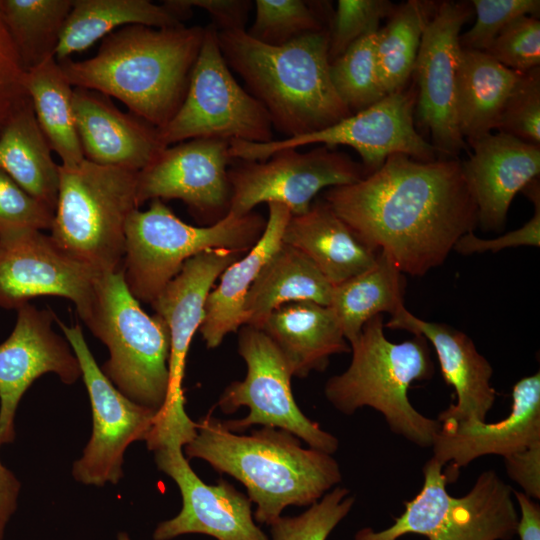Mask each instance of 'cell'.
I'll list each match as a JSON object with an SVG mask.
<instances>
[{"instance_id": "cell-1", "label": "cell", "mask_w": 540, "mask_h": 540, "mask_svg": "<svg viewBox=\"0 0 540 540\" xmlns=\"http://www.w3.org/2000/svg\"><path fill=\"white\" fill-rule=\"evenodd\" d=\"M322 199L365 245L413 277L442 265L478 222L457 159L394 154L363 179L328 188Z\"/></svg>"}, {"instance_id": "cell-2", "label": "cell", "mask_w": 540, "mask_h": 540, "mask_svg": "<svg viewBox=\"0 0 540 540\" xmlns=\"http://www.w3.org/2000/svg\"><path fill=\"white\" fill-rule=\"evenodd\" d=\"M204 34L202 26L127 25L103 38L93 57L59 64L72 87L114 97L159 129L184 101Z\"/></svg>"}, {"instance_id": "cell-3", "label": "cell", "mask_w": 540, "mask_h": 540, "mask_svg": "<svg viewBox=\"0 0 540 540\" xmlns=\"http://www.w3.org/2000/svg\"><path fill=\"white\" fill-rule=\"evenodd\" d=\"M185 457L201 459L241 482L256 504L254 520L270 525L288 506H310L342 481L334 457L304 448L294 434L263 426L243 435L208 413L196 422Z\"/></svg>"}, {"instance_id": "cell-4", "label": "cell", "mask_w": 540, "mask_h": 540, "mask_svg": "<svg viewBox=\"0 0 540 540\" xmlns=\"http://www.w3.org/2000/svg\"><path fill=\"white\" fill-rule=\"evenodd\" d=\"M217 38L228 67L286 138L320 131L351 115L330 79L329 28L280 46L261 43L246 30L217 31Z\"/></svg>"}, {"instance_id": "cell-5", "label": "cell", "mask_w": 540, "mask_h": 540, "mask_svg": "<svg viewBox=\"0 0 540 540\" xmlns=\"http://www.w3.org/2000/svg\"><path fill=\"white\" fill-rule=\"evenodd\" d=\"M382 315L368 320L350 343L348 368L330 377L324 387L327 401L344 415L370 407L379 412L390 431L420 448H431L440 422L420 413L410 402L414 381L435 373L428 341L421 335L401 343L388 340Z\"/></svg>"}, {"instance_id": "cell-6", "label": "cell", "mask_w": 540, "mask_h": 540, "mask_svg": "<svg viewBox=\"0 0 540 540\" xmlns=\"http://www.w3.org/2000/svg\"><path fill=\"white\" fill-rule=\"evenodd\" d=\"M59 171L52 238L98 274L121 270L126 222L139 209L138 172L86 159Z\"/></svg>"}, {"instance_id": "cell-7", "label": "cell", "mask_w": 540, "mask_h": 540, "mask_svg": "<svg viewBox=\"0 0 540 540\" xmlns=\"http://www.w3.org/2000/svg\"><path fill=\"white\" fill-rule=\"evenodd\" d=\"M266 220L250 212H228L208 226L185 223L162 200L147 210H134L126 222L121 271L130 293L151 304L180 272L184 263L212 249L249 251L263 233Z\"/></svg>"}, {"instance_id": "cell-8", "label": "cell", "mask_w": 540, "mask_h": 540, "mask_svg": "<svg viewBox=\"0 0 540 540\" xmlns=\"http://www.w3.org/2000/svg\"><path fill=\"white\" fill-rule=\"evenodd\" d=\"M86 326L108 348L105 376L130 400L158 412L168 392L169 329L160 316L142 309L121 270L100 276Z\"/></svg>"}, {"instance_id": "cell-9", "label": "cell", "mask_w": 540, "mask_h": 540, "mask_svg": "<svg viewBox=\"0 0 540 540\" xmlns=\"http://www.w3.org/2000/svg\"><path fill=\"white\" fill-rule=\"evenodd\" d=\"M432 457L423 467L418 494L404 502L403 513L380 531L358 530L354 540H398L418 534L429 540H511L518 512L513 488L494 470L483 471L468 493L454 497L446 489L448 477Z\"/></svg>"}, {"instance_id": "cell-10", "label": "cell", "mask_w": 540, "mask_h": 540, "mask_svg": "<svg viewBox=\"0 0 540 540\" xmlns=\"http://www.w3.org/2000/svg\"><path fill=\"white\" fill-rule=\"evenodd\" d=\"M245 253L212 249L197 254L184 263L180 272L151 303L170 333L168 392L146 440L151 448L166 444L184 447L196 435L197 424L185 411L183 379L187 353L203 322L205 303L215 281Z\"/></svg>"}, {"instance_id": "cell-11", "label": "cell", "mask_w": 540, "mask_h": 540, "mask_svg": "<svg viewBox=\"0 0 540 540\" xmlns=\"http://www.w3.org/2000/svg\"><path fill=\"white\" fill-rule=\"evenodd\" d=\"M273 126L264 107L234 78L221 53L217 30L205 27L186 96L172 119L158 129L164 147L196 138L267 143Z\"/></svg>"}, {"instance_id": "cell-12", "label": "cell", "mask_w": 540, "mask_h": 540, "mask_svg": "<svg viewBox=\"0 0 540 540\" xmlns=\"http://www.w3.org/2000/svg\"><path fill=\"white\" fill-rule=\"evenodd\" d=\"M237 351L246 364V376L224 389L217 406L225 414L243 406L249 413L240 419L222 420L223 426L235 433L254 425L283 429L308 447L333 455L339 447L337 437L300 410L291 389L293 376L272 340L261 329L243 325L238 332Z\"/></svg>"}, {"instance_id": "cell-13", "label": "cell", "mask_w": 540, "mask_h": 540, "mask_svg": "<svg viewBox=\"0 0 540 540\" xmlns=\"http://www.w3.org/2000/svg\"><path fill=\"white\" fill-rule=\"evenodd\" d=\"M417 92L413 88L387 94L377 103L320 131L267 143L230 140L232 159L264 161L283 149H298L319 144L328 147L346 145L362 159L366 174L379 169L394 154L414 160H435V147L416 130L414 111Z\"/></svg>"}, {"instance_id": "cell-14", "label": "cell", "mask_w": 540, "mask_h": 540, "mask_svg": "<svg viewBox=\"0 0 540 540\" xmlns=\"http://www.w3.org/2000/svg\"><path fill=\"white\" fill-rule=\"evenodd\" d=\"M234 160L228 168L229 212L238 216L264 202L282 204L292 216L301 215L322 189L349 185L367 175L362 164L325 145L305 152L279 150L264 161Z\"/></svg>"}, {"instance_id": "cell-15", "label": "cell", "mask_w": 540, "mask_h": 540, "mask_svg": "<svg viewBox=\"0 0 540 540\" xmlns=\"http://www.w3.org/2000/svg\"><path fill=\"white\" fill-rule=\"evenodd\" d=\"M56 324L78 358L92 410L91 437L72 468L74 479L85 485L117 484L123 477L124 454L135 441H146L152 430L156 410L140 405L105 376L90 351L82 328Z\"/></svg>"}, {"instance_id": "cell-16", "label": "cell", "mask_w": 540, "mask_h": 540, "mask_svg": "<svg viewBox=\"0 0 540 540\" xmlns=\"http://www.w3.org/2000/svg\"><path fill=\"white\" fill-rule=\"evenodd\" d=\"M100 276L40 230L0 237V307L4 309L17 310L39 296L63 297L74 303L87 325Z\"/></svg>"}, {"instance_id": "cell-17", "label": "cell", "mask_w": 540, "mask_h": 540, "mask_svg": "<svg viewBox=\"0 0 540 540\" xmlns=\"http://www.w3.org/2000/svg\"><path fill=\"white\" fill-rule=\"evenodd\" d=\"M472 15L470 2L443 1L427 19L413 74L417 81V113L443 159H455L468 145L456 115V83L460 31Z\"/></svg>"}, {"instance_id": "cell-18", "label": "cell", "mask_w": 540, "mask_h": 540, "mask_svg": "<svg viewBox=\"0 0 540 540\" xmlns=\"http://www.w3.org/2000/svg\"><path fill=\"white\" fill-rule=\"evenodd\" d=\"M230 140L196 138L163 149L138 172V207L154 199H178L197 219H222L230 209Z\"/></svg>"}, {"instance_id": "cell-19", "label": "cell", "mask_w": 540, "mask_h": 540, "mask_svg": "<svg viewBox=\"0 0 540 540\" xmlns=\"http://www.w3.org/2000/svg\"><path fill=\"white\" fill-rule=\"evenodd\" d=\"M9 337L0 344V444L15 438L19 402L40 376L53 373L72 385L82 377L80 364L67 339L53 329L56 315L27 303L17 310Z\"/></svg>"}, {"instance_id": "cell-20", "label": "cell", "mask_w": 540, "mask_h": 540, "mask_svg": "<svg viewBox=\"0 0 540 540\" xmlns=\"http://www.w3.org/2000/svg\"><path fill=\"white\" fill-rule=\"evenodd\" d=\"M182 449L169 445L153 451L157 468L177 484L182 497L180 512L160 522L153 539L196 533L216 540H270L255 523L249 497L223 479L215 485L204 483Z\"/></svg>"}, {"instance_id": "cell-21", "label": "cell", "mask_w": 540, "mask_h": 540, "mask_svg": "<svg viewBox=\"0 0 540 540\" xmlns=\"http://www.w3.org/2000/svg\"><path fill=\"white\" fill-rule=\"evenodd\" d=\"M440 424L431 446L432 458L442 466L452 463L454 469L483 456L505 457L540 444V373L515 383L511 409L504 419L494 423L445 420Z\"/></svg>"}, {"instance_id": "cell-22", "label": "cell", "mask_w": 540, "mask_h": 540, "mask_svg": "<svg viewBox=\"0 0 540 540\" xmlns=\"http://www.w3.org/2000/svg\"><path fill=\"white\" fill-rule=\"evenodd\" d=\"M467 145L473 152L461 166L477 206V225L483 231H501L515 195L539 178L540 146L502 132Z\"/></svg>"}, {"instance_id": "cell-23", "label": "cell", "mask_w": 540, "mask_h": 540, "mask_svg": "<svg viewBox=\"0 0 540 540\" xmlns=\"http://www.w3.org/2000/svg\"><path fill=\"white\" fill-rule=\"evenodd\" d=\"M384 327L421 335L432 344L443 378L456 394V403L439 413V422L486 421L496 400L491 385L493 368L466 333L443 323L422 320L405 307L391 315Z\"/></svg>"}, {"instance_id": "cell-24", "label": "cell", "mask_w": 540, "mask_h": 540, "mask_svg": "<svg viewBox=\"0 0 540 540\" xmlns=\"http://www.w3.org/2000/svg\"><path fill=\"white\" fill-rule=\"evenodd\" d=\"M73 110L82 152L88 161L139 172L166 148L157 127L121 111L100 92L74 87Z\"/></svg>"}, {"instance_id": "cell-25", "label": "cell", "mask_w": 540, "mask_h": 540, "mask_svg": "<svg viewBox=\"0 0 540 540\" xmlns=\"http://www.w3.org/2000/svg\"><path fill=\"white\" fill-rule=\"evenodd\" d=\"M259 329L282 353L293 377L323 372L332 355L350 352L332 309L311 301L280 306Z\"/></svg>"}, {"instance_id": "cell-26", "label": "cell", "mask_w": 540, "mask_h": 540, "mask_svg": "<svg viewBox=\"0 0 540 540\" xmlns=\"http://www.w3.org/2000/svg\"><path fill=\"white\" fill-rule=\"evenodd\" d=\"M267 205L268 218L260 238L247 253L223 271L219 284L207 297L199 330L209 349L218 347L229 333L244 325L247 293L262 267L282 244L291 213L282 204Z\"/></svg>"}, {"instance_id": "cell-27", "label": "cell", "mask_w": 540, "mask_h": 540, "mask_svg": "<svg viewBox=\"0 0 540 540\" xmlns=\"http://www.w3.org/2000/svg\"><path fill=\"white\" fill-rule=\"evenodd\" d=\"M282 242L305 254L333 285L369 269L377 251L365 245L323 199L289 218Z\"/></svg>"}, {"instance_id": "cell-28", "label": "cell", "mask_w": 540, "mask_h": 540, "mask_svg": "<svg viewBox=\"0 0 540 540\" xmlns=\"http://www.w3.org/2000/svg\"><path fill=\"white\" fill-rule=\"evenodd\" d=\"M333 285L301 251L282 244L260 270L244 303V325L260 328L282 305L311 301L329 306Z\"/></svg>"}, {"instance_id": "cell-29", "label": "cell", "mask_w": 540, "mask_h": 540, "mask_svg": "<svg viewBox=\"0 0 540 540\" xmlns=\"http://www.w3.org/2000/svg\"><path fill=\"white\" fill-rule=\"evenodd\" d=\"M521 74L483 51L461 48L456 115L466 143L497 129L504 104Z\"/></svg>"}, {"instance_id": "cell-30", "label": "cell", "mask_w": 540, "mask_h": 540, "mask_svg": "<svg viewBox=\"0 0 540 540\" xmlns=\"http://www.w3.org/2000/svg\"><path fill=\"white\" fill-rule=\"evenodd\" d=\"M127 25L163 28L183 23L167 1L155 4L149 0H73L55 58L58 62L66 60Z\"/></svg>"}, {"instance_id": "cell-31", "label": "cell", "mask_w": 540, "mask_h": 540, "mask_svg": "<svg viewBox=\"0 0 540 540\" xmlns=\"http://www.w3.org/2000/svg\"><path fill=\"white\" fill-rule=\"evenodd\" d=\"M51 151L28 98L0 134V170L54 212L60 165Z\"/></svg>"}, {"instance_id": "cell-32", "label": "cell", "mask_w": 540, "mask_h": 540, "mask_svg": "<svg viewBox=\"0 0 540 540\" xmlns=\"http://www.w3.org/2000/svg\"><path fill=\"white\" fill-rule=\"evenodd\" d=\"M404 274L383 252L367 270L333 286L329 307L350 344L371 318L395 314L404 305Z\"/></svg>"}, {"instance_id": "cell-33", "label": "cell", "mask_w": 540, "mask_h": 540, "mask_svg": "<svg viewBox=\"0 0 540 540\" xmlns=\"http://www.w3.org/2000/svg\"><path fill=\"white\" fill-rule=\"evenodd\" d=\"M24 86L37 122L61 165L75 166L85 158L77 134L73 88L55 57L25 72Z\"/></svg>"}, {"instance_id": "cell-34", "label": "cell", "mask_w": 540, "mask_h": 540, "mask_svg": "<svg viewBox=\"0 0 540 540\" xmlns=\"http://www.w3.org/2000/svg\"><path fill=\"white\" fill-rule=\"evenodd\" d=\"M73 0H0V20L24 72L55 57Z\"/></svg>"}, {"instance_id": "cell-35", "label": "cell", "mask_w": 540, "mask_h": 540, "mask_svg": "<svg viewBox=\"0 0 540 540\" xmlns=\"http://www.w3.org/2000/svg\"><path fill=\"white\" fill-rule=\"evenodd\" d=\"M432 2L409 0L396 5L385 27L376 36V60L386 94L401 91L413 75L424 25Z\"/></svg>"}, {"instance_id": "cell-36", "label": "cell", "mask_w": 540, "mask_h": 540, "mask_svg": "<svg viewBox=\"0 0 540 540\" xmlns=\"http://www.w3.org/2000/svg\"><path fill=\"white\" fill-rule=\"evenodd\" d=\"M377 31L351 44L330 62V79L335 91L351 114L377 103L385 93L376 60Z\"/></svg>"}, {"instance_id": "cell-37", "label": "cell", "mask_w": 540, "mask_h": 540, "mask_svg": "<svg viewBox=\"0 0 540 540\" xmlns=\"http://www.w3.org/2000/svg\"><path fill=\"white\" fill-rule=\"evenodd\" d=\"M255 20L246 31L255 40L280 46L302 35L321 32L326 24V4L303 0H256Z\"/></svg>"}, {"instance_id": "cell-38", "label": "cell", "mask_w": 540, "mask_h": 540, "mask_svg": "<svg viewBox=\"0 0 540 540\" xmlns=\"http://www.w3.org/2000/svg\"><path fill=\"white\" fill-rule=\"evenodd\" d=\"M355 496L336 486L297 516H280L270 526V540H326L350 513Z\"/></svg>"}, {"instance_id": "cell-39", "label": "cell", "mask_w": 540, "mask_h": 540, "mask_svg": "<svg viewBox=\"0 0 540 540\" xmlns=\"http://www.w3.org/2000/svg\"><path fill=\"white\" fill-rule=\"evenodd\" d=\"M396 5L388 0H339L329 23V60L343 54L358 39L378 31L380 20Z\"/></svg>"}, {"instance_id": "cell-40", "label": "cell", "mask_w": 540, "mask_h": 540, "mask_svg": "<svg viewBox=\"0 0 540 540\" xmlns=\"http://www.w3.org/2000/svg\"><path fill=\"white\" fill-rule=\"evenodd\" d=\"M498 132L540 146V68L522 73L501 113Z\"/></svg>"}, {"instance_id": "cell-41", "label": "cell", "mask_w": 540, "mask_h": 540, "mask_svg": "<svg viewBox=\"0 0 540 540\" xmlns=\"http://www.w3.org/2000/svg\"><path fill=\"white\" fill-rule=\"evenodd\" d=\"M476 21L460 36L463 49L486 51L500 32L513 20L522 16L538 18L539 0H472Z\"/></svg>"}, {"instance_id": "cell-42", "label": "cell", "mask_w": 540, "mask_h": 540, "mask_svg": "<svg viewBox=\"0 0 540 540\" xmlns=\"http://www.w3.org/2000/svg\"><path fill=\"white\" fill-rule=\"evenodd\" d=\"M484 52L505 67L521 73L539 67V18L522 16L513 20Z\"/></svg>"}, {"instance_id": "cell-43", "label": "cell", "mask_w": 540, "mask_h": 540, "mask_svg": "<svg viewBox=\"0 0 540 540\" xmlns=\"http://www.w3.org/2000/svg\"><path fill=\"white\" fill-rule=\"evenodd\" d=\"M54 212L0 170V237L51 228Z\"/></svg>"}, {"instance_id": "cell-44", "label": "cell", "mask_w": 540, "mask_h": 540, "mask_svg": "<svg viewBox=\"0 0 540 540\" xmlns=\"http://www.w3.org/2000/svg\"><path fill=\"white\" fill-rule=\"evenodd\" d=\"M534 205L533 216L520 228L493 239H482L474 232L463 235L455 244L459 254L469 255L518 246H540V185L539 178L531 180L522 190Z\"/></svg>"}, {"instance_id": "cell-45", "label": "cell", "mask_w": 540, "mask_h": 540, "mask_svg": "<svg viewBox=\"0 0 540 540\" xmlns=\"http://www.w3.org/2000/svg\"><path fill=\"white\" fill-rule=\"evenodd\" d=\"M24 75L13 44L0 20V134L12 115L28 100Z\"/></svg>"}, {"instance_id": "cell-46", "label": "cell", "mask_w": 540, "mask_h": 540, "mask_svg": "<svg viewBox=\"0 0 540 540\" xmlns=\"http://www.w3.org/2000/svg\"><path fill=\"white\" fill-rule=\"evenodd\" d=\"M508 477L534 500L540 498V444L503 457Z\"/></svg>"}, {"instance_id": "cell-47", "label": "cell", "mask_w": 540, "mask_h": 540, "mask_svg": "<svg viewBox=\"0 0 540 540\" xmlns=\"http://www.w3.org/2000/svg\"><path fill=\"white\" fill-rule=\"evenodd\" d=\"M191 9L205 10L217 31L246 30L248 14L253 7L250 0H184Z\"/></svg>"}, {"instance_id": "cell-48", "label": "cell", "mask_w": 540, "mask_h": 540, "mask_svg": "<svg viewBox=\"0 0 540 540\" xmlns=\"http://www.w3.org/2000/svg\"><path fill=\"white\" fill-rule=\"evenodd\" d=\"M513 496L520 509L516 534L520 540H540V506L522 491L513 490Z\"/></svg>"}, {"instance_id": "cell-49", "label": "cell", "mask_w": 540, "mask_h": 540, "mask_svg": "<svg viewBox=\"0 0 540 540\" xmlns=\"http://www.w3.org/2000/svg\"><path fill=\"white\" fill-rule=\"evenodd\" d=\"M20 490V481L0 460V540L3 539L6 526L16 511Z\"/></svg>"}, {"instance_id": "cell-50", "label": "cell", "mask_w": 540, "mask_h": 540, "mask_svg": "<svg viewBox=\"0 0 540 540\" xmlns=\"http://www.w3.org/2000/svg\"><path fill=\"white\" fill-rule=\"evenodd\" d=\"M116 540H131L129 535L125 532H121L117 535V539Z\"/></svg>"}]
</instances>
